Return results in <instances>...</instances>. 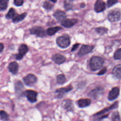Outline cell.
<instances>
[{"instance_id":"1","label":"cell","mask_w":121,"mask_h":121,"mask_svg":"<svg viewBox=\"0 0 121 121\" xmlns=\"http://www.w3.org/2000/svg\"><path fill=\"white\" fill-rule=\"evenodd\" d=\"M104 63V59L99 56H94L91 57L89 62V65L91 69L95 71L100 69Z\"/></svg>"},{"instance_id":"2","label":"cell","mask_w":121,"mask_h":121,"mask_svg":"<svg viewBox=\"0 0 121 121\" xmlns=\"http://www.w3.org/2000/svg\"><path fill=\"white\" fill-rule=\"evenodd\" d=\"M56 43L60 48H66L70 45V37L68 35H63L59 36L56 39Z\"/></svg>"},{"instance_id":"3","label":"cell","mask_w":121,"mask_h":121,"mask_svg":"<svg viewBox=\"0 0 121 121\" xmlns=\"http://www.w3.org/2000/svg\"><path fill=\"white\" fill-rule=\"evenodd\" d=\"M121 18V12L119 9H114L111 11L108 15V20L112 22L118 21Z\"/></svg>"},{"instance_id":"4","label":"cell","mask_w":121,"mask_h":121,"mask_svg":"<svg viewBox=\"0 0 121 121\" xmlns=\"http://www.w3.org/2000/svg\"><path fill=\"white\" fill-rule=\"evenodd\" d=\"M22 95L26 97L27 100L31 103H35L37 101V93L32 90H27L24 91Z\"/></svg>"},{"instance_id":"5","label":"cell","mask_w":121,"mask_h":121,"mask_svg":"<svg viewBox=\"0 0 121 121\" xmlns=\"http://www.w3.org/2000/svg\"><path fill=\"white\" fill-rule=\"evenodd\" d=\"M30 33L32 35H35L38 37H43L45 35V32L44 29L40 26H34L30 29Z\"/></svg>"},{"instance_id":"6","label":"cell","mask_w":121,"mask_h":121,"mask_svg":"<svg viewBox=\"0 0 121 121\" xmlns=\"http://www.w3.org/2000/svg\"><path fill=\"white\" fill-rule=\"evenodd\" d=\"M94 48V46L92 45L83 44L82 45L81 47L79 49L78 54L79 57H82L86 54H87L93 50Z\"/></svg>"},{"instance_id":"7","label":"cell","mask_w":121,"mask_h":121,"mask_svg":"<svg viewBox=\"0 0 121 121\" xmlns=\"http://www.w3.org/2000/svg\"><path fill=\"white\" fill-rule=\"evenodd\" d=\"M28 51V48L27 46L25 44H22L20 45L18 48V53L16 54L15 58L16 60H21L24 55Z\"/></svg>"},{"instance_id":"8","label":"cell","mask_w":121,"mask_h":121,"mask_svg":"<svg viewBox=\"0 0 121 121\" xmlns=\"http://www.w3.org/2000/svg\"><path fill=\"white\" fill-rule=\"evenodd\" d=\"M23 81L25 84L28 86H32L37 81L36 76L32 74H29L23 78Z\"/></svg>"},{"instance_id":"9","label":"cell","mask_w":121,"mask_h":121,"mask_svg":"<svg viewBox=\"0 0 121 121\" xmlns=\"http://www.w3.org/2000/svg\"><path fill=\"white\" fill-rule=\"evenodd\" d=\"M120 94V89L117 86L113 87L109 92L108 95V99L112 101L116 99Z\"/></svg>"},{"instance_id":"10","label":"cell","mask_w":121,"mask_h":121,"mask_svg":"<svg viewBox=\"0 0 121 121\" xmlns=\"http://www.w3.org/2000/svg\"><path fill=\"white\" fill-rule=\"evenodd\" d=\"M106 7L105 3L103 0H97L94 5V10L97 13L103 11Z\"/></svg>"},{"instance_id":"11","label":"cell","mask_w":121,"mask_h":121,"mask_svg":"<svg viewBox=\"0 0 121 121\" xmlns=\"http://www.w3.org/2000/svg\"><path fill=\"white\" fill-rule=\"evenodd\" d=\"M78 21L76 18H66L61 22V25L65 28H70L75 25Z\"/></svg>"},{"instance_id":"12","label":"cell","mask_w":121,"mask_h":121,"mask_svg":"<svg viewBox=\"0 0 121 121\" xmlns=\"http://www.w3.org/2000/svg\"><path fill=\"white\" fill-rule=\"evenodd\" d=\"M72 89V87L70 85H69L66 87L60 88L57 89L55 91V93L57 94V97L58 98L62 97L65 93L70 91Z\"/></svg>"},{"instance_id":"13","label":"cell","mask_w":121,"mask_h":121,"mask_svg":"<svg viewBox=\"0 0 121 121\" xmlns=\"http://www.w3.org/2000/svg\"><path fill=\"white\" fill-rule=\"evenodd\" d=\"M52 60L56 64H61L65 61L66 58L60 54L56 53L52 55Z\"/></svg>"},{"instance_id":"14","label":"cell","mask_w":121,"mask_h":121,"mask_svg":"<svg viewBox=\"0 0 121 121\" xmlns=\"http://www.w3.org/2000/svg\"><path fill=\"white\" fill-rule=\"evenodd\" d=\"M54 17L59 21L62 22L66 18V13L61 10H57L53 14Z\"/></svg>"},{"instance_id":"15","label":"cell","mask_w":121,"mask_h":121,"mask_svg":"<svg viewBox=\"0 0 121 121\" xmlns=\"http://www.w3.org/2000/svg\"><path fill=\"white\" fill-rule=\"evenodd\" d=\"M112 75L117 79H121V65H116L112 71Z\"/></svg>"},{"instance_id":"16","label":"cell","mask_w":121,"mask_h":121,"mask_svg":"<svg viewBox=\"0 0 121 121\" xmlns=\"http://www.w3.org/2000/svg\"><path fill=\"white\" fill-rule=\"evenodd\" d=\"M18 69V65L16 61H13L10 62L8 66L9 70L13 74H16Z\"/></svg>"},{"instance_id":"17","label":"cell","mask_w":121,"mask_h":121,"mask_svg":"<svg viewBox=\"0 0 121 121\" xmlns=\"http://www.w3.org/2000/svg\"><path fill=\"white\" fill-rule=\"evenodd\" d=\"M90 104L91 100L87 98L80 99L78 101V106L80 108H84L88 106Z\"/></svg>"},{"instance_id":"18","label":"cell","mask_w":121,"mask_h":121,"mask_svg":"<svg viewBox=\"0 0 121 121\" xmlns=\"http://www.w3.org/2000/svg\"><path fill=\"white\" fill-rule=\"evenodd\" d=\"M26 15H27V13L26 12H24L21 14H16L12 19V22L15 23L19 22L22 21V20H23L25 18Z\"/></svg>"},{"instance_id":"19","label":"cell","mask_w":121,"mask_h":121,"mask_svg":"<svg viewBox=\"0 0 121 121\" xmlns=\"http://www.w3.org/2000/svg\"><path fill=\"white\" fill-rule=\"evenodd\" d=\"M61 29L62 28L59 26L49 27L46 30V33L49 35H52Z\"/></svg>"},{"instance_id":"20","label":"cell","mask_w":121,"mask_h":121,"mask_svg":"<svg viewBox=\"0 0 121 121\" xmlns=\"http://www.w3.org/2000/svg\"><path fill=\"white\" fill-rule=\"evenodd\" d=\"M63 106L68 111H72L73 108L72 102L70 100H66L63 101Z\"/></svg>"},{"instance_id":"21","label":"cell","mask_w":121,"mask_h":121,"mask_svg":"<svg viewBox=\"0 0 121 121\" xmlns=\"http://www.w3.org/2000/svg\"><path fill=\"white\" fill-rule=\"evenodd\" d=\"M117 105H118V103L117 102H116V103H115L114 104H113L112 105H111V106H110L109 107H108V108H106L104 109H103V110H102L101 111L97 113L96 114H95V115H101V114H102L104 113H105V112H108L110 110H111V109H114L115 108H116L117 107Z\"/></svg>"},{"instance_id":"22","label":"cell","mask_w":121,"mask_h":121,"mask_svg":"<svg viewBox=\"0 0 121 121\" xmlns=\"http://www.w3.org/2000/svg\"><path fill=\"white\" fill-rule=\"evenodd\" d=\"M73 0H65L64 2V7L66 10H71L73 9Z\"/></svg>"},{"instance_id":"23","label":"cell","mask_w":121,"mask_h":121,"mask_svg":"<svg viewBox=\"0 0 121 121\" xmlns=\"http://www.w3.org/2000/svg\"><path fill=\"white\" fill-rule=\"evenodd\" d=\"M16 11L15 9L13 8H10L7 14L6 15V18L7 19H12V18L15 16V15L16 14Z\"/></svg>"},{"instance_id":"24","label":"cell","mask_w":121,"mask_h":121,"mask_svg":"<svg viewBox=\"0 0 121 121\" xmlns=\"http://www.w3.org/2000/svg\"><path fill=\"white\" fill-rule=\"evenodd\" d=\"M15 86L16 92H18V93L21 92L22 89L24 88V86H23V85L22 83L19 80L17 81V82H16Z\"/></svg>"},{"instance_id":"25","label":"cell","mask_w":121,"mask_h":121,"mask_svg":"<svg viewBox=\"0 0 121 121\" xmlns=\"http://www.w3.org/2000/svg\"><path fill=\"white\" fill-rule=\"evenodd\" d=\"M57 82L59 84H63L66 82V78L64 75L59 74L57 77Z\"/></svg>"},{"instance_id":"26","label":"cell","mask_w":121,"mask_h":121,"mask_svg":"<svg viewBox=\"0 0 121 121\" xmlns=\"http://www.w3.org/2000/svg\"><path fill=\"white\" fill-rule=\"evenodd\" d=\"M95 31L100 35H103L104 34L107 33L108 29L104 27H98L95 28Z\"/></svg>"},{"instance_id":"27","label":"cell","mask_w":121,"mask_h":121,"mask_svg":"<svg viewBox=\"0 0 121 121\" xmlns=\"http://www.w3.org/2000/svg\"><path fill=\"white\" fill-rule=\"evenodd\" d=\"M111 119L112 121H121L119 113L118 111H115L112 113Z\"/></svg>"},{"instance_id":"28","label":"cell","mask_w":121,"mask_h":121,"mask_svg":"<svg viewBox=\"0 0 121 121\" xmlns=\"http://www.w3.org/2000/svg\"><path fill=\"white\" fill-rule=\"evenodd\" d=\"M9 116L8 113L4 111L1 110L0 111V119L2 121H8L9 120Z\"/></svg>"},{"instance_id":"29","label":"cell","mask_w":121,"mask_h":121,"mask_svg":"<svg viewBox=\"0 0 121 121\" xmlns=\"http://www.w3.org/2000/svg\"><path fill=\"white\" fill-rule=\"evenodd\" d=\"M43 6L45 9L50 10L53 8V5L52 4H51L50 2L47 1H45L43 2Z\"/></svg>"},{"instance_id":"30","label":"cell","mask_w":121,"mask_h":121,"mask_svg":"<svg viewBox=\"0 0 121 121\" xmlns=\"http://www.w3.org/2000/svg\"><path fill=\"white\" fill-rule=\"evenodd\" d=\"M8 7L7 2L4 0H0V10H5Z\"/></svg>"},{"instance_id":"31","label":"cell","mask_w":121,"mask_h":121,"mask_svg":"<svg viewBox=\"0 0 121 121\" xmlns=\"http://www.w3.org/2000/svg\"><path fill=\"white\" fill-rule=\"evenodd\" d=\"M113 57L115 60H120L121 59V48L118 49L114 52Z\"/></svg>"},{"instance_id":"32","label":"cell","mask_w":121,"mask_h":121,"mask_svg":"<svg viewBox=\"0 0 121 121\" xmlns=\"http://www.w3.org/2000/svg\"><path fill=\"white\" fill-rule=\"evenodd\" d=\"M118 0H107V5L108 8H110L117 3Z\"/></svg>"},{"instance_id":"33","label":"cell","mask_w":121,"mask_h":121,"mask_svg":"<svg viewBox=\"0 0 121 121\" xmlns=\"http://www.w3.org/2000/svg\"><path fill=\"white\" fill-rule=\"evenodd\" d=\"M24 3V0H14V4L17 6H20Z\"/></svg>"},{"instance_id":"34","label":"cell","mask_w":121,"mask_h":121,"mask_svg":"<svg viewBox=\"0 0 121 121\" xmlns=\"http://www.w3.org/2000/svg\"><path fill=\"white\" fill-rule=\"evenodd\" d=\"M107 71V69L105 67H104L98 73L97 75H103Z\"/></svg>"},{"instance_id":"35","label":"cell","mask_w":121,"mask_h":121,"mask_svg":"<svg viewBox=\"0 0 121 121\" xmlns=\"http://www.w3.org/2000/svg\"><path fill=\"white\" fill-rule=\"evenodd\" d=\"M79 45H80V44L78 43H76L74 44L73 45L72 47V49H71V52H74V51H75V50H76L78 49V46H79Z\"/></svg>"},{"instance_id":"36","label":"cell","mask_w":121,"mask_h":121,"mask_svg":"<svg viewBox=\"0 0 121 121\" xmlns=\"http://www.w3.org/2000/svg\"><path fill=\"white\" fill-rule=\"evenodd\" d=\"M3 49H4V45L2 43H0V52H2Z\"/></svg>"},{"instance_id":"37","label":"cell","mask_w":121,"mask_h":121,"mask_svg":"<svg viewBox=\"0 0 121 121\" xmlns=\"http://www.w3.org/2000/svg\"><path fill=\"white\" fill-rule=\"evenodd\" d=\"M85 4L84 3H81V4H80V7L82 8L85 7Z\"/></svg>"},{"instance_id":"38","label":"cell","mask_w":121,"mask_h":121,"mask_svg":"<svg viewBox=\"0 0 121 121\" xmlns=\"http://www.w3.org/2000/svg\"><path fill=\"white\" fill-rule=\"evenodd\" d=\"M50 0L51 1L53 2V3H55V2H56V1H57V0Z\"/></svg>"},{"instance_id":"39","label":"cell","mask_w":121,"mask_h":121,"mask_svg":"<svg viewBox=\"0 0 121 121\" xmlns=\"http://www.w3.org/2000/svg\"><path fill=\"white\" fill-rule=\"evenodd\" d=\"M7 0V1H8V0Z\"/></svg>"}]
</instances>
